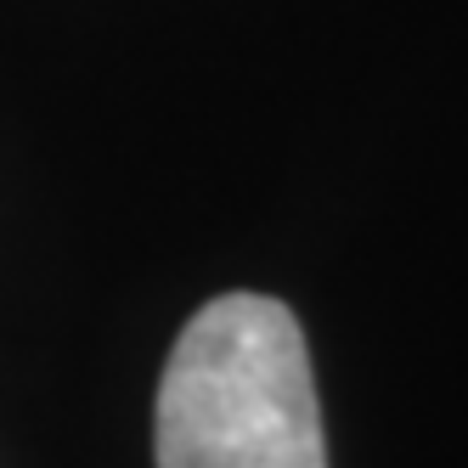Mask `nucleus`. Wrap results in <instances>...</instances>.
<instances>
[{
    "label": "nucleus",
    "instance_id": "nucleus-1",
    "mask_svg": "<svg viewBox=\"0 0 468 468\" xmlns=\"http://www.w3.org/2000/svg\"><path fill=\"white\" fill-rule=\"evenodd\" d=\"M158 468H327L311 350L271 293H220L164 361Z\"/></svg>",
    "mask_w": 468,
    "mask_h": 468
}]
</instances>
